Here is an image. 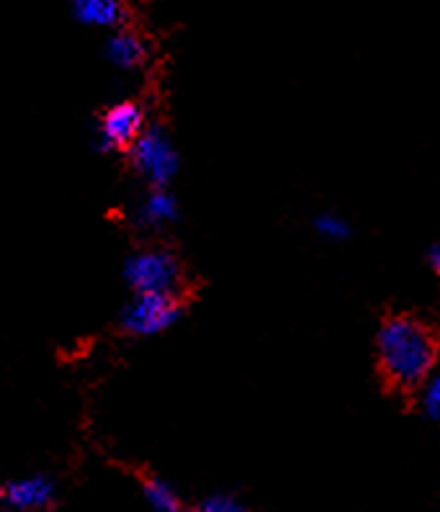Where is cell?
I'll list each match as a JSON object with an SVG mask.
<instances>
[{
  "label": "cell",
  "mask_w": 440,
  "mask_h": 512,
  "mask_svg": "<svg viewBox=\"0 0 440 512\" xmlns=\"http://www.w3.org/2000/svg\"><path fill=\"white\" fill-rule=\"evenodd\" d=\"M178 217V204L168 188H150L145 199L139 201L134 211V224L142 229H157L170 224Z\"/></svg>",
  "instance_id": "obj_9"
},
{
  "label": "cell",
  "mask_w": 440,
  "mask_h": 512,
  "mask_svg": "<svg viewBox=\"0 0 440 512\" xmlns=\"http://www.w3.org/2000/svg\"><path fill=\"white\" fill-rule=\"evenodd\" d=\"M430 266H433L435 273L440 276V242L433 247V250H430Z\"/></svg>",
  "instance_id": "obj_14"
},
{
  "label": "cell",
  "mask_w": 440,
  "mask_h": 512,
  "mask_svg": "<svg viewBox=\"0 0 440 512\" xmlns=\"http://www.w3.org/2000/svg\"><path fill=\"white\" fill-rule=\"evenodd\" d=\"M106 55L119 70H137L150 57V44L137 29L124 26V29L114 31L109 42H106Z\"/></svg>",
  "instance_id": "obj_8"
},
{
  "label": "cell",
  "mask_w": 440,
  "mask_h": 512,
  "mask_svg": "<svg viewBox=\"0 0 440 512\" xmlns=\"http://www.w3.org/2000/svg\"><path fill=\"white\" fill-rule=\"evenodd\" d=\"M57 500V484L47 474H29L0 487V505L6 512H47Z\"/></svg>",
  "instance_id": "obj_6"
},
{
  "label": "cell",
  "mask_w": 440,
  "mask_h": 512,
  "mask_svg": "<svg viewBox=\"0 0 440 512\" xmlns=\"http://www.w3.org/2000/svg\"><path fill=\"white\" fill-rule=\"evenodd\" d=\"M124 278L134 294L181 296L183 268L165 247H145L129 255L124 263Z\"/></svg>",
  "instance_id": "obj_2"
},
{
  "label": "cell",
  "mask_w": 440,
  "mask_h": 512,
  "mask_svg": "<svg viewBox=\"0 0 440 512\" xmlns=\"http://www.w3.org/2000/svg\"><path fill=\"white\" fill-rule=\"evenodd\" d=\"M142 494H145V500L152 507V512H188L181 494L175 492V487H170L163 476H145L142 479Z\"/></svg>",
  "instance_id": "obj_10"
},
{
  "label": "cell",
  "mask_w": 440,
  "mask_h": 512,
  "mask_svg": "<svg viewBox=\"0 0 440 512\" xmlns=\"http://www.w3.org/2000/svg\"><path fill=\"white\" fill-rule=\"evenodd\" d=\"M420 410L430 420H440V363L430 371V376L420 386Z\"/></svg>",
  "instance_id": "obj_12"
},
{
  "label": "cell",
  "mask_w": 440,
  "mask_h": 512,
  "mask_svg": "<svg viewBox=\"0 0 440 512\" xmlns=\"http://www.w3.org/2000/svg\"><path fill=\"white\" fill-rule=\"evenodd\" d=\"M129 163L150 188H165L178 173V152L160 127H147L127 150Z\"/></svg>",
  "instance_id": "obj_4"
},
{
  "label": "cell",
  "mask_w": 440,
  "mask_h": 512,
  "mask_svg": "<svg viewBox=\"0 0 440 512\" xmlns=\"http://www.w3.org/2000/svg\"><path fill=\"white\" fill-rule=\"evenodd\" d=\"M376 363L386 384L394 389H420L438 366L433 332L407 314H394L376 332Z\"/></svg>",
  "instance_id": "obj_1"
},
{
  "label": "cell",
  "mask_w": 440,
  "mask_h": 512,
  "mask_svg": "<svg viewBox=\"0 0 440 512\" xmlns=\"http://www.w3.org/2000/svg\"><path fill=\"white\" fill-rule=\"evenodd\" d=\"M314 232L322 237V240L330 242H343L350 237V222L340 214H332V211H325L320 217L314 219Z\"/></svg>",
  "instance_id": "obj_11"
},
{
  "label": "cell",
  "mask_w": 440,
  "mask_h": 512,
  "mask_svg": "<svg viewBox=\"0 0 440 512\" xmlns=\"http://www.w3.org/2000/svg\"><path fill=\"white\" fill-rule=\"evenodd\" d=\"M73 16L96 29H124L129 26V0H70Z\"/></svg>",
  "instance_id": "obj_7"
},
{
  "label": "cell",
  "mask_w": 440,
  "mask_h": 512,
  "mask_svg": "<svg viewBox=\"0 0 440 512\" xmlns=\"http://www.w3.org/2000/svg\"><path fill=\"white\" fill-rule=\"evenodd\" d=\"M145 129V109L137 101H119L103 111L98 121L96 145L103 152L129 150Z\"/></svg>",
  "instance_id": "obj_5"
},
{
  "label": "cell",
  "mask_w": 440,
  "mask_h": 512,
  "mask_svg": "<svg viewBox=\"0 0 440 512\" xmlns=\"http://www.w3.org/2000/svg\"><path fill=\"white\" fill-rule=\"evenodd\" d=\"M193 512H250L248 505L230 492H214L196 505Z\"/></svg>",
  "instance_id": "obj_13"
},
{
  "label": "cell",
  "mask_w": 440,
  "mask_h": 512,
  "mask_svg": "<svg viewBox=\"0 0 440 512\" xmlns=\"http://www.w3.org/2000/svg\"><path fill=\"white\" fill-rule=\"evenodd\" d=\"M181 296L170 294H134L121 309L119 325L134 338H152L170 330L181 317Z\"/></svg>",
  "instance_id": "obj_3"
}]
</instances>
